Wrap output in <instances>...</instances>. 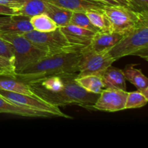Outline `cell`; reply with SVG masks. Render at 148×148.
<instances>
[{"mask_svg": "<svg viewBox=\"0 0 148 148\" xmlns=\"http://www.w3.org/2000/svg\"><path fill=\"white\" fill-rule=\"evenodd\" d=\"M30 23L33 30L39 32H49L56 30L58 27L55 22L46 12L30 17Z\"/></svg>", "mask_w": 148, "mask_h": 148, "instance_id": "cell-20", "label": "cell"}, {"mask_svg": "<svg viewBox=\"0 0 148 148\" xmlns=\"http://www.w3.org/2000/svg\"><path fill=\"white\" fill-rule=\"evenodd\" d=\"M10 20V16H4V17H0V31H1V27L8 23Z\"/></svg>", "mask_w": 148, "mask_h": 148, "instance_id": "cell-29", "label": "cell"}, {"mask_svg": "<svg viewBox=\"0 0 148 148\" xmlns=\"http://www.w3.org/2000/svg\"><path fill=\"white\" fill-rule=\"evenodd\" d=\"M0 114H10L20 116L32 118H49L53 117L48 113L30 109L21 106L10 103L0 97Z\"/></svg>", "mask_w": 148, "mask_h": 148, "instance_id": "cell-12", "label": "cell"}, {"mask_svg": "<svg viewBox=\"0 0 148 148\" xmlns=\"http://www.w3.org/2000/svg\"><path fill=\"white\" fill-rule=\"evenodd\" d=\"M104 88L118 89L127 90L126 78L122 69L112 66H108L101 76Z\"/></svg>", "mask_w": 148, "mask_h": 148, "instance_id": "cell-13", "label": "cell"}, {"mask_svg": "<svg viewBox=\"0 0 148 148\" xmlns=\"http://www.w3.org/2000/svg\"><path fill=\"white\" fill-rule=\"evenodd\" d=\"M103 11L109 20L111 31L121 35L135 27L141 14L130 7L121 5H106Z\"/></svg>", "mask_w": 148, "mask_h": 148, "instance_id": "cell-6", "label": "cell"}, {"mask_svg": "<svg viewBox=\"0 0 148 148\" xmlns=\"http://www.w3.org/2000/svg\"><path fill=\"white\" fill-rule=\"evenodd\" d=\"M16 74L14 62L0 56V77H16Z\"/></svg>", "mask_w": 148, "mask_h": 148, "instance_id": "cell-24", "label": "cell"}, {"mask_svg": "<svg viewBox=\"0 0 148 148\" xmlns=\"http://www.w3.org/2000/svg\"><path fill=\"white\" fill-rule=\"evenodd\" d=\"M95 1L103 3V4H107V5H119L115 1H112V0H95Z\"/></svg>", "mask_w": 148, "mask_h": 148, "instance_id": "cell-30", "label": "cell"}, {"mask_svg": "<svg viewBox=\"0 0 148 148\" xmlns=\"http://www.w3.org/2000/svg\"><path fill=\"white\" fill-rule=\"evenodd\" d=\"M0 96L7 101L30 109L48 113L52 116L72 119V116L62 112L59 107L51 105L35 95H28L0 90Z\"/></svg>", "mask_w": 148, "mask_h": 148, "instance_id": "cell-7", "label": "cell"}, {"mask_svg": "<svg viewBox=\"0 0 148 148\" xmlns=\"http://www.w3.org/2000/svg\"><path fill=\"white\" fill-rule=\"evenodd\" d=\"M137 64L126 65L125 67L122 69L123 73L126 78V80H128L134 85L137 90L141 91L146 97L148 98V79L147 77L143 73L140 69H137L135 66Z\"/></svg>", "mask_w": 148, "mask_h": 148, "instance_id": "cell-15", "label": "cell"}, {"mask_svg": "<svg viewBox=\"0 0 148 148\" xmlns=\"http://www.w3.org/2000/svg\"><path fill=\"white\" fill-rule=\"evenodd\" d=\"M85 14L91 23L98 30L101 31H111L109 20L103 11V9L89 10L85 12Z\"/></svg>", "mask_w": 148, "mask_h": 148, "instance_id": "cell-21", "label": "cell"}, {"mask_svg": "<svg viewBox=\"0 0 148 148\" xmlns=\"http://www.w3.org/2000/svg\"><path fill=\"white\" fill-rule=\"evenodd\" d=\"M130 7L137 12H148V0H128Z\"/></svg>", "mask_w": 148, "mask_h": 148, "instance_id": "cell-26", "label": "cell"}, {"mask_svg": "<svg viewBox=\"0 0 148 148\" xmlns=\"http://www.w3.org/2000/svg\"><path fill=\"white\" fill-rule=\"evenodd\" d=\"M0 38L7 40L12 46L16 73L47 56L23 35L0 33Z\"/></svg>", "mask_w": 148, "mask_h": 148, "instance_id": "cell-3", "label": "cell"}, {"mask_svg": "<svg viewBox=\"0 0 148 148\" xmlns=\"http://www.w3.org/2000/svg\"><path fill=\"white\" fill-rule=\"evenodd\" d=\"M60 30L70 44L82 47L89 46L95 34L91 30L70 23L60 27Z\"/></svg>", "mask_w": 148, "mask_h": 148, "instance_id": "cell-9", "label": "cell"}, {"mask_svg": "<svg viewBox=\"0 0 148 148\" xmlns=\"http://www.w3.org/2000/svg\"><path fill=\"white\" fill-rule=\"evenodd\" d=\"M72 12H73L70 10L47 2L46 13L55 22L58 27H60L69 24Z\"/></svg>", "mask_w": 148, "mask_h": 148, "instance_id": "cell-18", "label": "cell"}, {"mask_svg": "<svg viewBox=\"0 0 148 148\" xmlns=\"http://www.w3.org/2000/svg\"><path fill=\"white\" fill-rule=\"evenodd\" d=\"M108 53L115 61L127 56L148 58V12H142L135 27L123 35Z\"/></svg>", "mask_w": 148, "mask_h": 148, "instance_id": "cell-2", "label": "cell"}, {"mask_svg": "<svg viewBox=\"0 0 148 148\" xmlns=\"http://www.w3.org/2000/svg\"><path fill=\"white\" fill-rule=\"evenodd\" d=\"M123 35L112 31H98L95 33L89 46L95 51H109L115 46Z\"/></svg>", "mask_w": 148, "mask_h": 148, "instance_id": "cell-10", "label": "cell"}, {"mask_svg": "<svg viewBox=\"0 0 148 148\" xmlns=\"http://www.w3.org/2000/svg\"><path fill=\"white\" fill-rule=\"evenodd\" d=\"M127 1H128V0H127Z\"/></svg>", "mask_w": 148, "mask_h": 148, "instance_id": "cell-32", "label": "cell"}, {"mask_svg": "<svg viewBox=\"0 0 148 148\" xmlns=\"http://www.w3.org/2000/svg\"><path fill=\"white\" fill-rule=\"evenodd\" d=\"M116 62L108 51H95L89 46L81 49L79 61L78 77L85 75H98L101 77L104 71Z\"/></svg>", "mask_w": 148, "mask_h": 148, "instance_id": "cell-5", "label": "cell"}, {"mask_svg": "<svg viewBox=\"0 0 148 148\" xmlns=\"http://www.w3.org/2000/svg\"><path fill=\"white\" fill-rule=\"evenodd\" d=\"M82 48L46 56L17 72L16 78L27 84L53 75L78 73Z\"/></svg>", "mask_w": 148, "mask_h": 148, "instance_id": "cell-1", "label": "cell"}, {"mask_svg": "<svg viewBox=\"0 0 148 148\" xmlns=\"http://www.w3.org/2000/svg\"><path fill=\"white\" fill-rule=\"evenodd\" d=\"M25 1V0H0V4L11 7L15 10L21 7Z\"/></svg>", "mask_w": 148, "mask_h": 148, "instance_id": "cell-27", "label": "cell"}, {"mask_svg": "<svg viewBox=\"0 0 148 148\" xmlns=\"http://www.w3.org/2000/svg\"><path fill=\"white\" fill-rule=\"evenodd\" d=\"M23 36L30 40L35 46L46 53L47 56L73 50L82 46L70 44L64 37L60 27L49 32H39L31 30Z\"/></svg>", "mask_w": 148, "mask_h": 148, "instance_id": "cell-4", "label": "cell"}, {"mask_svg": "<svg viewBox=\"0 0 148 148\" xmlns=\"http://www.w3.org/2000/svg\"><path fill=\"white\" fill-rule=\"evenodd\" d=\"M0 56L10 59L14 62V57L12 46L9 42L1 38H0Z\"/></svg>", "mask_w": 148, "mask_h": 148, "instance_id": "cell-25", "label": "cell"}, {"mask_svg": "<svg viewBox=\"0 0 148 148\" xmlns=\"http://www.w3.org/2000/svg\"><path fill=\"white\" fill-rule=\"evenodd\" d=\"M47 2L58 7L69 10L72 12H85L89 10H102L107 4L95 0H45Z\"/></svg>", "mask_w": 148, "mask_h": 148, "instance_id": "cell-11", "label": "cell"}, {"mask_svg": "<svg viewBox=\"0 0 148 148\" xmlns=\"http://www.w3.org/2000/svg\"><path fill=\"white\" fill-rule=\"evenodd\" d=\"M0 90L25 95H35L28 84L16 77H4L0 79Z\"/></svg>", "mask_w": 148, "mask_h": 148, "instance_id": "cell-17", "label": "cell"}, {"mask_svg": "<svg viewBox=\"0 0 148 148\" xmlns=\"http://www.w3.org/2000/svg\"><path fill=\"white\" fill-rule=\"evenodd\" d=\"M0 14L4 16H11L14 14V10L7 6L0 4Z\"/></svg>", "mask_w": 148, "mask_h": 148, "instance_id": "cell-28", "label": "cell"}, {"mask_svg": "<svg viewBox=\"0 0 148 148\" xmlns=\"http://www.w3.org/2000/svg\"><path fill=\"white\" fill-rule=\"evenodd\" d=\"M0 97H1V96H0Z\"/></svg>", "mask_w": 148, "mask_h": 148, "instance_id": "cell-33", "label": "cell"}, {"mask_svg": "<svg viewBox=\"0 0 148 148\" xmlns=\"http://www.w3.org/2000/svg\"><path fill=\"white\" fill-rule=\"evenodd\" d=\"M127 93L126 90L105 88L92 106V110L116 112L125 109Z\"/></svg>", "mask_w": 148, "mask_h": 148, "instance_id": "cell-8", "label": "cell"}, {"mask_svg": "<svg viewBox=\"0 0 148 148\" xmlns=\"http://www.w3.org/2000/svg\"><path fill=\"white\" fill-rule=\"evenodd\" d=\"M47 1L45 0H25L24 4L14 10V14L32 17L35 15L46 12Z\"/></svg>", "mask_w": 148, "mask_h": 148, "instance_id": "cell-16", "label": "cell"}, {"mask_svg": "<svg viewBox=\"0 0 148 148\" xmlns=\"http://www.w3.org/2000/svg\"><path fill=\"white\" fill-rule=\"evenodd\" d=\"M30 17L22 15L10 16L8 23L1 27L0 33H10V34H20L30 32L33 30L30 21Z\"/></svg>", "mask_w": 148, "mask_h": 148, "instance_id": "cell-14", "label": "cell"}, {"mask_svg": "<svg viewBox=\"0 0 148 148\" xmlns=\"http://www.w3.org/2000/svg\"><path fill=\"white\" fill-rule=\"evenodd\" d=\"M112 1H115L117 4L121 6H125V7H130V4L127 0H112Z\"/></svg>", "mask_w": 148, "mask_h": 148, "instance_id": "cell-31", "label": "cell"}, {"mask_svg": "<svg viewBox=\"0 0 148 148\" xmlns=\"http://www.w3.org/2000/svg\"><path fill=\"white\" fill-rule=\"evenodd\" d=\"M148 98L141 91L136 90L127 93L125 103V109H134L143 108L147 105Z\"/></svg>", "mask_w": 148, "mask_h": 148, "instance_id": "cell-22", "label": "cell"}, {"mask_svg": "<svg viewBox=\"0 0 148 148\" xmlns=\"http://www.w3.org/2000/svg\"><path fill=\"white\" fill-rule=\"evenodd\" d=\"M76 81L87 92L99 95L104 88L101 77L98 75H85L77 77Z\"/></svg>", "mask_w": 148, "mask_h": 148, "instance_id": "cell-19", "label": "cell"}, {"mask_svg": "<svg viewBox=\"0 0 148 148\" xmlns=\"http://www.w3.org/2000/svg\"><path fill=\"white\" fill-rule=\"evenodd\" d=\"M70 24L75 25L82 27V28L91 30L94 33H97L98 31H99V30L91 23L85 12H73L72 17H71Z\"/></svg>", "mask_w": 148, "mask_h": 148, "instance_id": "cell-23", "label": "cell"}]
</instances>
